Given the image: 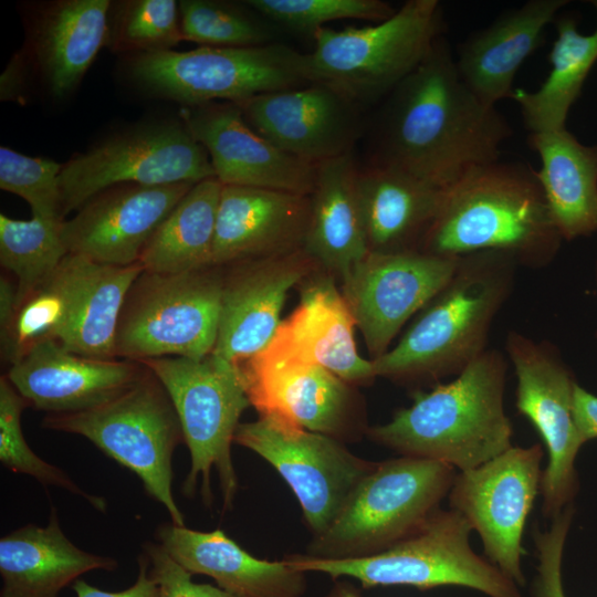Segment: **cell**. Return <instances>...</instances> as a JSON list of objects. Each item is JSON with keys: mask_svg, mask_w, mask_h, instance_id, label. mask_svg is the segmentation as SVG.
I'll use <instances>...</instances> for the list:
<instances>
[{"mask_svg": "<svg viewBox=\"0 0 597 597\" xmlns=\"http://www.w3.org/2000/svg\"><path fill=\"white\" fill-rule=\"evenodd\" d=\"M146 370L140 362L87 357L66 349L57 341H48L11 365L7 378L29 407L48 413H69L117 397Z\"/></svg>", "mask_w": 597, "mask_h": 597, "instance_id": "cell-22", "label": "cell"}, {"mask_svg": "<svg viewBox=\"0 0 597 597\" xmlns=\"http://www.w3.org/2000/svg\"><path fill=\"white\" fill-rule=\"evenodd\" d=\"M116 559L88 553L63 533L51 506L45 526L27 524L0 540V597H59L78 577L95 569L115 570Z\"/></svg>", "mask_w": 597, "mask_h": 597, "instance_id": "cell-28", "label": "cell"}, {"mask_svg": "<svg viewBox=\"0 0 597 597\" xmlns=\"http://www.w3.org/2000/svg\"><path fill=\"white\" fill-rule=\"evenodd\" d=\"M108 0H55L35 7L22 50L48 94H72L106 46Z\"/></svg>", "mask_w": 597, "mask_h": 597, "instance_id": "cell-25", "label": "cell"}, {"mask_svg": "<svg viewBox=\"0 0 597 597\" xmlns=\"http://www.w3.org/2000/svg\"><path fill=\"white\" fill-rule=\"evenodd\" d=\"M31 67L23 50L11 57L0 77L1 101L23 103Z\"/></svg>", "mask_w": 597, "mask_h": 597, "instance_id": "cell-45", "label": "cell"}, {"mask_svg": "<svg viewBox=\"0 0 597 597\" xmlns=\"http://www.w3.org/2000/svg\"><path fill=\"white\" fill-rule=\"evenodd\" d=\"M63 164L43 157H30L9 147H0V188L24 199L32 217L61 220L60 174Z\"/></svg>", "mask_w": 597, "mask_h": 597, "instance_id": "cell-41", "label": "cell"}, {"mask_svg": "<svg viewBox=\"0 0 597 597\" xmlns=\"http://www.w3.org/2000/svg\"><path fill=\"white\" fill-rule=\"evenodd\" d=\"M326 597H362V595L354 585L338 582L334 584Z\"/></svg>", "mask_w": 597, "mask_h": 597, "instance_id": "cell-48", "label": "cell"}, {"mask_svg": "<svg viewBox=\"0 0 597 597\" xmlns=\"http://www.w3.org/2000/svg\"><path fill=\"white\" fill-rule=\"evenodd\" d=\"M455 469L398 457L380 462L355 486L341 512L306 555L344 559L384 552L416 533L448 496Z\"/></svg>", "mask_w": 597, "mask_h": 597, "instance_id": "cell-6", "label": "cell"}, {"mask_svg": "<svg viewBox=\"0 0 597 597\" xmlns=\"http://www.w3.org/2000/svg\"><path fill=\"white\" fill-rule=\"evenodd\" d=\"M296 289L300 301L269 345L317 364L355 387L373 384L377 378L373 360L357 350L356 323L338 281L318 268Z\"/></svg>", "mask_w": 597, "mask_h": 597, "instance_id": "cell-23", "label": "cell"}, {"mask_svg": "<svg viewBox=\"0 0 597 597\" xmlns=\"http://www.w3.org/2000/svg\"><path fill=\"white\" fill-rule=\"evenodd\" d=\"M596 277H597V263H596ZM596 339H597V332H596Z\"/></svg>", "mask_w": 597, "mask_h": 597, "instance_id": "cell-49", "label": "cell"}, {"mask_svg": "<svg viewBox=\"0 0 597 597\" xmlns=\"http://www.w3.org/2000/svg\"><path fill=\"white\" fill-rule=\"evenodd\" d=\"M310 212V196L223 185L217 212L212 265L224 268L303 248Z\"/></svg>", "mask_w": 597, "mask_h": 597, "instance_id": "cell-24", "label": "cell"}, {"mask_svg": "<svg viewBox=\"0 0 597 597\" xmlns=\"http://www.w3.org/2000/svg\"><path fill=\"white\" fill-rule=\"evenodd\" d=\"M28 401L13 387L7 376L0 378V461L15 473L27 474L42 485L64 489L87 501L98 512H106L103 496L82 490L63 470L36 455L22 431L21 417Z\"/></svg>", "mask_w": 597, "mask_h": 597, "instance_id": "cell-39", "label": "cell"}, {"mask_svg": "<svg viewBox=\"0 0 597 597\" xmlns=\"http://www.w3.org/2000/svg\"><path fill=\"white\" fill-rule=\"evenodd\" d=\"M544 450L541 443L512 446L483 464L459 471L448 494L483 544L485 558L519 587L525 586L523 533L541 494Z\"/></svg>", "mask_w": 597, "mask_h": 597, "instance_id": "cell-15", "label": "cell"}, {"mask_svg": "<svg viewBox=\"0 0 597 597\" xmlns=\"http://www.w3.org/2000/svg\"><path fill=\"white\" fill-rule=\"evenodd\" d=\"M180 118L206 148L222 185L311 195L317 165L281 150L261 136L247 123L237 104L181 106Z\"/></svg>", "mask_w": 597, "mask_h": 597, "instance_id": "cell-21", "label": "cell"}, {"mask_svg": "<svg viewBox=\"0 0 597 597\" xmlns=\"http://www.w3.org/2000/svg\"><path fill=\"white\" fill-rule=\"evenodd\" d=\"M222 184L216 178L192 186L145 247L144 271L177 274L212 265V249Z\"/></svg>", "mask_w": 597, "mask_h": 597, "instance_id": "cell-34", "label": "cell"}, {"mask_svg": "<svg viewBox=\"0 0 597 597\" xmlns=\"http://www.w3.org/2000/svg\"><path fill=\"white\" fill-rule=\"evenodd\" d=\"M357 189L369 252L420 250L437 214L442 189L371 161L358 167Z\"/></svg>", "mask_w": 597, "mask_h": 597, "instance_id": "cell-29", "label": "cell"}, {"mask_svg": "<svg viewBox=\"0 0 597 597\" xmlns=\"http://www.w3.org/2000/svg\"><path fill=\"white\" fill-rule=\"evenodd\" d=\"M192 186L121 184L102 190L63 221L67 252L107 265L139 263L155 231Z\"/></svg>", "mask_w": 597, "mask_h": 597, "instance_id": "cell-20", "label": "cell"}, {"mask_svg": "<svg viewBox=\"0 0 597 597\" xmlns=\"http://www.w3.org/2000/svg\"><path fill=\"white\" fill-rule=\"evenodd\" d=\"M305 53L281 43L200 46L128 56L129 78L144 92L182 106L240 104L253 96L310 84Z\"/></svg>", "mask_w": 597, "mask_h": 597, "instance_id": "cell-10", "label": "cell"}, {"mask_svg": "<svg viewBox=\"0 0 597 597\" xmlns=\"http://www.w3.org/2000/svg\"><path fill=\"white\" fill-rule=\"evenodd\" d=\"M235 366L259 415H275L343 442L358 440L369 428L357 387L317 364L268 345Z\"/></svg>", "mask_w": 597, "mask_h": 597, "instance_id": "cell-16", "label": "cell"}, {"mask_svg": "<svg viewBox=\"0 0 597 597\" xmlns=\"http://www.w3.org/2000/svg\"><path fill=\"white\" fill-rule=\"evenodd\" d=\"M527 145L541 159L535 176L563 240L597 232V145L588 146L566 128L530 133Z\"/></svg>", "mask_w": 597, "mask_h": 597, "instance_id": "cell-31", "label": "cell"}, {"mask_svg": "<svg viewBox=\"0 0 597 597\" xmlns=\"http://www.w3.org/2000/svg\"><path fill=\"white\" fill-rule=\"evenodd\" d=\"M73 295L74 268L69 253L52 277L22 300L0 326L2 359L11 366L35 346L59 342L71 317Z\"/></svg>", "mask_w": 597, "mask_h": 597, "instance_id": "cell-35", "label": "cell"}, {"mask_svg": "<svg viewBox=\"0 0 597 597\" xmlns=\"http://www.w3.org/2000/svg\"><path fill=\"white\" fill-rule=\"evenodd\" d=\"M140 363L168 392L182 429L190 454L182 494L193 498L199 492L210 507L216 471L223 510L231 509L239 488L231 446L241 415L251 406L237 366L212 353L200 359L159 357Z\"/></svg>", "mask_w": 597, "mask_h": 597, "instance_id": "cell-8", "label": "cell"}, {"mask_svg": "<svg viewBox=\"0 0 597 597\" xmlns=\"http://www.w3.org/2000/svg\"><path fill=\"white\" fill-rule=\"evenodd\" d=\"M353 151L316 166L303 249L338 283L369 251Z\"/></svg>", "mask_w": 597, "mask_h": 597, "instance_id": "cell-30", "label": "cell"}, {"mask_svg": "<svg viewBox=\"0 0 597 597\" xmlns=\"http://www.w3.org/2000/svg\"><path fill=\"white\" fill-rule=\"evenodd\" d=\"M459 260L420 250L368 252L350 269L339 287L371 360L450 281Z\"/></svg>", "mask_w": 597, "mask_h": 597, "instance_id": "cell-17", "label": "cell"}, {"mask_svg": "<svg viewBox=\"0 0 597 597\" xmlns=\"http://www.w3.org/2000/svg\"><path fill=\"white\" fill-rule=\"evenodd\" d=\"M223 272L214 265L177 274L143 271L121 312L116 358L143 362L210 355L219 329Z\"/></svg>", "mask_w": 597, "mask_h": 597, "instance_id": "cell-11", "label": "cell"}, {"mask_svg": "<svg viewBox=\"0 0 597 597\" xmlns=\"http://www.w3.org/2000/svg\"><path fill=\"white\" fill-rule=\"evenodd\" d=\"M574 417L585 443L597 439V396L579 384L574 392Z\"/></svg>", "mask_w": 597, "mask_h": 597, "instance_id": "cell-46", "label": "cell"}, {"mask_svg": "<svg viewBox=\"0 0 597 597\" xmlns=\"http://www.w3.org/2000/svg\"><path fill=\"white\" fill-rule=\"evenodd\" d=\"M574 515L575 507L569 504L552 520L548 530L534 528L533 531L537 557L536 576L532 584L534 597H566L562 579V563Z\"/></svg>", "mask_w": 597, "mask_h": 597, "instance_id": "cell-42", "label": "cell"}, {"mask_svg": "<svg viewBox=\"0 0 597 597\" xmlns=\"http://www.w3.org/2000/svg\"><path fill=\"white\" fill-rule=\"evenodd\" d=\"M237 105L261 136L314 165L353 151L363 132L360 105L325 84L269 92Z\"/></svg>", "mask_w": 597, "mask_h": 597, "instance_id": "cell-18", "label": "cell"}, {"mask_svg": "<svg viewBox=\"0 0 597 597\" xmlns=\"http://www.w3.org/2000/svg\"><path fill=\"white\" fill-rule=\"evenodd\" d=\"M566 0H530L474 31L458 46L457 70L464 84L484 104L510 98L523 62L541 45L545 28Z\"/></svg>", "mask_w": 597, "mask_h": 597, "instance_id": "cell-27", "label": "cell"}, {"mask_svg": "<svg viewBox=\"0 0 597 597\" xmlns=\"http://www.w3.org/2000/svg\"><path fill=\"white\" fill-rule=\"evenodd\" d=\"M213 177L209 154L181 119L138 124L63 164L62 217L115 185H195Z\"/></svg>", "mask_w": 597, "mask_h": 597, "instance_id": "cell-12", "label": "cell"}, {"mask_svg": "<svg viewBox=\"0 0 597 597\" xmlns=\"http://www.w3.org/2000/svg\"><path fill=\"white\" fill-rule=\"evenodd\" d=\"M156 536L192 575L211 577L238 597H303L306 593V573L284 559L256 558L219 528L200 532L170 522L161 524Z\"/></svg>", "mask_w": 597, "mask_h": 597, "instance_id": "cell-26", "label": "cell"}, {"mask_svg": "<svg viewBox=\"0 0 597 597\" xmlns=\"http://www.w3.org/2000/svg\"><path fill=\"white\" fill-rule=\"evenodd\" d=\"M472 531L459 512L438 509L416 533L371 556L331 559L295 554L283 559L306 574L349 577L364 588L459 586L488 597H522L513 580L472 549Z\"/></svg>", "mask_w": 597, "mask_h": 597, "instance_id": "cell-7", "label": "cell"}, {"mask_svg": "<svg viewBox=\"0 0 597 597\" xmlns=\"http://www.w3.org/2000/svg\"><path fill=\"white\" fill-rule=\"evenodd\" d=\"M62 223L0 214V263L17 280V305L52 277L69 254L61 234Z\"/></svg>", "mask_w": 597, "mask_h": 597, "instance_id": "cell-36", "label": "cell"}, {"mask_svg": "<svg viewBox=\"0 0 597 597\" xmlns=\"http://www.w3.org/2000/svg\"><path fill=\"white\" fill-rule=\"evenodd\" d=\"M234 443L259 454L285 480L313 536L329 527L376 463L355 455L341 440L275 415L241 422Z\"/></svg>", "mask_w": 597, "mask_h": 597, "instance_id": "cell-14", "label": "cell"}, {"mask_svg": "<svg viewBox=\"0 0 597 597\" xmlns=\"http://www.w3.org/2000/svg\"><path fill=\"white\" fill-rule=\"evenodd\" d=\"M517 268L496 251L460 256L450 281L396 345L373 360L377 378L420 390L459 375L488 349L490 328L514 290Z\"/></svg>", "mask_w": 597, "mask_h": 597, "instance_id": "cell-3", "label": "cell"}, {"mask_svg": "<svg viewBox=\"0 0 597 597\" xmlns=\"http://www.w3.org/2000/svg\"><path fill=\"white\" fill-rule=\"evenodd\" d=\"M512 134L496 107L464 84L442 35L384 98L370 161L444 189L474 168L499 160Z\"/></svg>", "mask_w": 597, "mask_h": 597, "instance_id": "cell-1", "label": "cell"}, {"mask_svg": "<svg viewBox=\"0 0 597 597\" xmlns=\"http://www.w3.org/2000/svg\"><path fill=\"white\" fill-rule=\"evenodd\" d=\"M505 352L516 376L515 406L540 434L547 451L541 494L542 514L553 520L573 504L579 489L576 457L585 444L574 417L578 384L556 345L514 329Z\"/></svg>", "mask_w": 597, "mask_h": 597, "instance_id": "cell-13", "label": "cell"}, {"mask_svg": "<svg viewBox=\"0 0 597 597\" xmlns=\"http://www.w3.org/2000/svg\"><path fill=\"white\" fill-rule=\"evenodd\" d=\"M597 12V1L593 2ZM556 38L548 54L551 72L533 92L515 88L511 97L519 105L530 133L566 128L570 107L582 94L584 83L597 62V25L593 33L582 34L576 21H556Z\"/></svg>", "mask_w": 597, "mask_h": 597, "instance_id": "cell-33", "label": "cell"}, {"mask_svg": "<svg viewBox=\"0 0 597 597\" xmlns=\"http://www.w3.org/2000/svg\"><path fill=\"white\" fill-rule=\"evenodd\" d=\"M507 366L500 350L488 348L452 380L415 390L408 407L366 434L401 457L476 468L513 446L504 408Z\"/></svg>", "mask_w": 597, "mask_h": 597, "instance_id": "cell-4", "label": "cell"}, {"mask_svg": "<svg viewBox=\"0 0 597 597\" xmlns=\"http://www.w3.org/2000/svg\"><path fill=\"white\" fill-rule=\"evenodd\" d=\"M17 307V285L7 276L0 279V326L12 316Z\"/></svg>", "mask_w": 597, "mask_h": 597, "instance_id": "cell-47", "label": "cell"}, {"mask_svg": "<svg viewBox=\"0 0 597 597\" xmlns=\"http://www.w3.org/2000/svg\"><path fill=\"white\" fill-rule=\"evenodd\" d=\"M42 426L90 440L142 480L172 524L185 526L172 493V455L185 442L184 433L168 392L148 368L117 397L83 411L48 413Z\"/></svg>", "mask_w": 597, "mask_h": 597, "instance_id": "cell-9", "label": "cell"}, {"mask_svg": "<svg viewBox=\"0 0 597 597\" xmlns=\"http://www.w3.org/2000/svg\"><path fill=\"white\" fill-rule=\"evenodd\" d=\"M71 256L74 268L73 305L59 343L83 356L116 358L115 339L121 312L130 286L144 269L140 263L116 266L75 254Z\"/></svg>", "mask_w": 597, "mask_h": 597, "instance_id": "cell-32", "label": "cell"}, {"mask_svg": "<svg viewBox=\"0 0 597 597\" xmlns=\"http://www.w3.org/2000/svg\"><path fill=\"white\" fill-rule=\"evenodd\" d=\"M184 36L175 0H125L112 3L106 46L117 53L171 50Z\"/></svg>", "mask_w": 597, "mask_h": 597, "instance_id": "cell-38", "label": "cell"}, {"mask_svg": "<svg viewBox=\"0 0 597 597\" xmlns=\"http://www.w3.org/2000/svg\"><path fill=\"white\" fill-rule=\"evenodd\" d=\"M446 22L438 0H408L385 21L320 28L305 53L310 83L325 84L364 104L384 100L427 56Z\"/></svg>", "mask_w": 597, "mask_h": 597, "instance_id": "cell-5", "label": "cell"}, {"mask_svg": "<svg viewBox=\"0 0 597 597\" xmlns=\"http://www.w3.org/2000/svg\"><path fill=\"white\" fill-rule=\"evenodd\" d=\"M178 7L181 33L186 41L218 48L274 43L273 25L245 2L181 0Z\"/></svg>", "mask_w": 597, "mask_h": 597, "instance_id": "cell-37", "label": "cell"}, {"mask_svg": "<svg viewBox=\"0 0 597 597\" xmlns=\"http://www.w3.org/2000/svg\"><path fill=\"white\" fill-rule=\"evenodd\" d=\"M562 241L535 169L499 159L442 189L420 251L450 258L496 251L536 270L554 261Z\"/></svg>", "mask_w": 597, "mask_h": 597, "instance_id": "cell-2", "label": "cell"}, {"mask_svg": "<svg viewBox=\"0 0 597 597\" xmlns=\"http://www.w3.org/2000/svg\"><path fill=\"white\" fill-rule=\"evenodd\" d=\"M143 553L148 558L149 575L158 586V597H238L219 586L193 582L192 574L158 542H146Z\"/></svg>", "mask_w": 597, "mask_h": 597, "instance_id": "cell-43", "label": "cell"}, {"mask_svg": "<svg viewBox=\"0 0 597 597\" xmlns=\"http://www.w3.org/2000/svg\"><path fill=\"white\" fill-rule=\"evenodd\" d=\"M137 578L130 587L124 590H103L80 578L72 584V589L76 597H158V586L149 575V563L144 553L137 557Z\"/></svg>", "mask_w": 597, "mask_h": 597, "instance_id": "cell-44", "label": "cell"}, {"mask_svg": "<svg viewBox=\"0 0 597 597\" xmlns=\"http://www.w3.org/2000/svg\"><path fill=\"white\" fill-rule=\"evenodd\" d=\"M266 20L313 34L327 22L355 19L381 22L395 12L383 0H247Z\"/></svg>", "mask_w": 597, "mask_h": 597, "instance_id": "cell-40", "label": "cell"}, {"mask_svg": "<svg viewBox=\"0 0 597 597\" xmlns=\"http://www.w3.org/2000/svg\"><path fill=\"white\" fill-rule=\"evenodd\" d=\"M318 268L303 248L224 266L212 354L238 365L263 350L281 324L287 293Z\"/></svg>", "mask_w": 597, "mask_h": 597, "instance_id": "cell-19", "label": "cell"}]
</instances>
